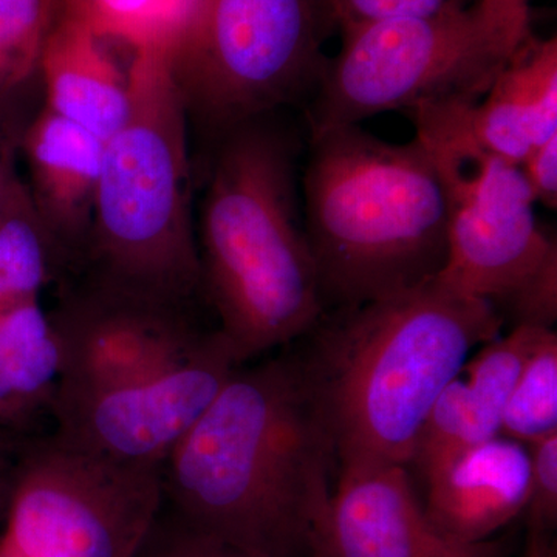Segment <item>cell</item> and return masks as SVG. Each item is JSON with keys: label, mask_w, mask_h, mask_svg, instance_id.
<instances>
[{"label": "cell", "mask_w": 557, "mask_h": 557, "mask_svg": "<svg viewBox=\"0 0 557 557\" xmlns=\"http://www.w3.org/2000/svg\"><path fill=\"white\" fill-rule=\"evenodd\" d=\"M335 449L302 361L237 369L163 465L164 504L256 557H318Z\"/></svg>", "instance_id": "6da1fadb"}, {"label": "cell", "mask_w": 557, "mask_h": 557, "mask_svg": "<svg viewBox=\"0 0 557 557\" xmlns=\"http://www.w3.org/2000/svg\"><path fill=\"white\" fill-rule=\"evenodd\" d=\"M502 325L493 304L437 278L339 309L300 359L339 468L409 467L440 392Z\"/></svg>", "instance_id": "7a4b0ae2"}, {"label": "cell", "mask_w": 557, "mask_h": 557, "mask_svg": "<svg viewBox=\"0 0 557 557\" xmlns=\"http://www.w3.org/2000/svg\"><path fill=\"white\" fill-rule=\"evenodd\" d=\"M269 116L219 138L200 209L201 293L240 364L317 329L327 309L300 222L298 145Z\"/></svg>", "instance_id": "3957f363"}, {"label": "cell", "mask_w": 557, "mask_h": 557, "mask_svg": "<svg viewBox=\"0 0 557 557\" xmlns=\"http://www.w3.org/2000/svg\"><path fill=\"white\" fill-rule=\"evenodd\" d=\"M304 230L325 307L361 306L434 281L448 256L445 201L417 138L359 124L310 134Z\"/></svg>", "instance_id": "277c9868"}, {"label": "cell", "mask_w": 557, "mask_h": 557, "mask_svg": "<svg viewBox=\"0 0 557 557\" xmlns=\"http://www.w3.org/2000/svg\"><path fill=\"white\" fill-rule=\"evenodd\" d=\"M131 110L104 143L83 262L90 281L189 307L201 293L190 214L188 115L163 51H135Z\"/></svg>", "instance_id": "5b68a950"}, {"label": "cell", "mask_w": 557, "mask_h": 557, "mask_svg": "<svg viewBox=\"0 0 557 557\" xmlns=\"http://www.w3.org/2000/svg\"><path fill=\"white\" fill-rule=\"evenodd\" d=\"M336 32L332 0H201L168 57L188 120L219 139L310 98Z\"/></svg>", "instance_id": "8992f818"}, {"label": "cell", "mask_w": 557, "mask_h": 557, "mask_svg": "<svg viewBox=\"0 0 557 557\" xmlns=\"http://www.w3.org/2000/svg\"><path fill=\"white\" fill-rule=\"evenodd\" d=\"M309 98L310 134L392 110L479 102L519 44L472 3L467 10L355 25L339 30Z\"/></svg>", "instance_id": "52a82bcc"}, {"label": "cell", "mask_w": 557, "mask_h": 557, "mask_svg": "<svg viewBox=\"0 0 557 557\" xmlns=\"http://www.w3.org/2000/svg\"><path fill=\"white\" fill-rule=\"evenodd\" d=\"M474 104L438 102L410 113L445 201L448 256L435 278L497 309L557 258V245L539 225L519 164L486 148L472 129Z\"/></svg>", "instance_id": "ba28073f"}, {"label": "cell", "mask_w": 557, "mask_h": 557, "mask_svg": "<svg viewBox=\"0 0 557 557\" xmlns=\"http://www.w3.org/2000/svg\"><path fill=\"white\" fill-rule=\"evenodd\" d=\"M163 505V468L51 434L22 449L0 542L21 557H134Z\"/></svg>", "instance_id": "9c48e42d"}, {"label": "cell", "mask_w": 557, "mask_h": 557, "mask_svg": "<svg viewBox=\"0 0 557 557\" xmlns=\"http://www.w3.org/2000/svg\"><path fill=\"white\" fill-rule=\"evenodd\" d=\"M188 309L90 278L72 289L50 313L60 348L53 399L134 391L188 368L218 335L197 327Z\"/></svg>", "instance_id": "30bf717a"}, {"label": "cell", "mask_w": 557, "mask_h": 557, "mask_svg": "<svg viewBox=\"0 0 557 557\" xmlns=\"http://www.w3.org/2000/svg\"><path fill=\"white\" fill-rule=\"evenodd\" d=\"M240 366L218 329L214 343L196 362L159 383L115 394L54 398L53 435L100 456L163 468Z\"/></svg>", "instance_id": "8fae6325"}, {"label": "cell", "mask_w": 557, "mask_h": 557, "mask_svg": "<svg viewBox=\"0 0 557 557\" xmlns=\"http://www.w3.org/2000/svg\"><path fill=\"white\" fill-rule=\"evenodd\" d=\"M502 541L468 544L429 520L401 465L339 468L318 557H504Z\"/></svg>", "instance_id": "7c38bea8"}, {"label": "cell", "mask_w": 557, "mask_h": 557, "mask_svg": "<svg viewBox=\"0 0 557 557\" xmlns=\"http://www.w3.org/2000/svg\"><path fill=\"white\" fill-rule=\"evenodd\" d=\"M28 194L62 265L83 263L94 219L104 141L44 108L22 135Z\"/></svg>", "instance_id": "4fadbf2b"}, {"label": "cell", "mask_w": 557, "mask_h": 557, "mask_svg": "<svg viewBox=\"0 0 557 557\" xmlns=\"http://www.w3.org/2000/svg\"><path fill=\"white\" fill-rule=\"evenodd\" d=\"M423 479L429 520L446 536L478 544L525 512L530 450L497 435L457 454Z\"/></svg>", "instance_id": "5bb4252c"}, {"label": "cell", "mask_w": 557, "mask_h": 557, "mask_svg": "<svg viewBox=\"0 0 557 557\" xmlns=\"http://www.w3.org/2000/svg\"><path fill=\"white\" fill-rule=\"evenodd\" d=\"M106 40L62 7L39 69L44 108L104 143L120 131L131 110L129 69L120 67Z\"/></svg>", "instance_id": "9a60e30c"}, {"label": "cell", "mask_w": 557, "mask_h": 557, "mask_svg": "<svg viewBox=\"0 0 557 557\" xmlns=\"http://www.w3.org/2000/svg\"><path fill=\"white\" fill-rule=\"evenodd\" d=\"M471 126L486 148L519 164L557 135V39L530 38L472 106Z\"/></svg>", "instance_id": "2e32d148"}, {"label": "cell", "mask_w": 557, "mask_h": 557, "mask_svg": "<svg viewBox=\"0 0 557 557\" xmlns=\"http://www.w3.org/2000/svg\"><path fill=\"white\" fill-rule=\"evenodd\" d=\"M60 348L39 300L0 311V424L17 428L51 409Z\"/></svg>", "instance_id": "e0dca14e"}, {"label": "cell", "mask_w": 557, "mask_h": 557, "mask_svg": "<svg viewBox=\"0 0 557 557\" xmlns=\"http://www.w3.org/2000/svg\"><path fill=\"white\" fill-rule=\"evenodd\" d=\"M201 0H62L73 16L132 51L170 54L188 30Z\"/></svg>", "instance_id": "ac0fdd59"}, {"label": "cell", "mask_w": 557, "mask_h": 557, "mask_svg": "<svg viewBox=\"0 0 557 557\" xmlns=\"http://www.w3.org/2000/svg\"><path fill=\"white\" fill-rule=\"evenodd\" d=\"M500 417L458 375L429 409L409 465L424 478L465 449L500 435Z\"/></svg>", "instance_id": "d6986e66"}, {"label": "cell", "mask_w": 557, "mask_h": 557, "mask_svg": "<svg viewBox=\"0 0 557 557\" xmlns=\"http://www.w3.org/2000/svg\"><path fill=\"white\" fill-rule=\"evenodd\" d=\"M62 262L33 205L0 219V311L39 300Z\"/></svg>", "instance_id": "ffe728a7"}, {"label": "cell", "mask_w": 557, "mask_h": 557, "mask_svg": "<svg viewBox=\"0 0 557 557\" xmlns=\"http://www.w3.org/2000/svg\"><path fill=\"white\" fill-rule=\"evenodd\" d=\"M61 10L62 0H0V106L40 83L44 46Z\"/></svg>", "instance_id": "44dd1931"}, {"label": "cell", "mask_w": 557, "mask_h": 557, "mask_svg": "<svg viewBox=\"0 0 557 557\" xmlns=\"http://www.w3.org/2000/svg\"><path fill=\"white\" fill-rule=\"evenodd\" d=\"M557 432V335L548 330L520 373L502 416L500 435L531 445Z\"/></svg>", "instance_id": "7402d4cb"}, {"label": "cell", "mask_w": 557, "mask_h": 557, "mask_svg": "<svg viewBox=\"0 0 557 557\" xmlns=\"http://www.w3.org/2000/svg\"><path fill=\"white\" fill-rule=\"evenodd\" d=\"M134 557H256L190 525L163 505L159 518Z\"/></svg>", "instance_id": "603a6c76"}, {"label": "cell", "mask_w": 557, "mask_h": 557, "mask_svg": "<svg viewBox=\"0 0 557 557\" xmlns=\"http://www.w3.org/2000/svg\"><path fill=\"white\" fill-rule=\"evenodd\" d=\"M475 0H332L338 33L372 22L431 17L467 10Z\"/></svg>", "instance_id": "cb8c5ba5"}, {"label": "cell", "mask_w": 557, "mask_h": 557, "mask_svg": "<svg viewBox=\"0 0 557 557\" xmlns=\"http://www.w3.org/2000/svg\"><path fill=\"white\" fill-rule=\"evenodd\" d=\"M527 448L530 450L528 528L552 533L557 523V432Z\"/></svg>", "instance_id": "d4e9b609"}, {"label": "cell", "mask_w": 557, "mask_h": 557, "mask_svg": "<svg viewBox=\"0 0 557 557\" xmlns=\"http://www.w3.org/2000/svg\"><path fill=\"white\" fill-rule=\"evenodd\" d=\"M25 127L13 106H0V219L32 205L27 185L16 170Z\"/></svg>", "instance_id": "484cf974"}, {"label": "cell", "mask_w": 557, "mask_h": 557, "mask_svg": "<svg viewBox=\"0 0 557 557\" xmlns=\"http://www.w3.org/2000/svg\"><path fill=\"white\" fill-rule=\"evenodd\" d=\"M534 203L557 208V135L534 146L519 163Z\"/></svg>", "instance_id": "4316f807"}, {"label": "cell", "mask_w": 557, "mask_h": 557, "mask_svg": "<svg viewBox=\"0 0 557 557\" xmlns=\"http://www.w3.org/2000/svg\"><path fill=\"white\" fill-rule=\"evenodd\" d=\"M474 3L486 20L494 22L519 46L533 35L530 0H475Z\"/></svg>", "instance_id": "83f0119b"}, {"label": "cell", "mask_w": 557, "mask_h": 557, "mask_svg": "<svg viewBox=\"0 0 557 557\" xmlns=\"http://www.w3.org/2000/svg\"><path fill=\"white\" fill-rule=\"evenodd\" d=\"M13 432L0 429V509L9 508L14 474L25 443L14 437Z\"/></svg>", "instance_id": "f1b7e54d"}, {"label": "cell", "mask_w": 557, "mask_h": 557, "mask_svg": "<svg viewBox=\"0 0 557 557\" xmlns=\"http://www.w3.org/2000/svg\"><path fill=\"white\" fill-rule=\"evenodd\" d=\"M522 557H556L549 533L537 530L528 531L525 552Z\"/></svg>", "instance_id": "f546056e"}, {"label": "cell", "mask_w": 557, "mask_h": 557, "mask_svg": "<svg viewBox=\"0 0 557 557\" xmlns=\"http://www.w3.org/2000/svg\"><path fill=\"white\" fill-rule=\"evenodd\" d=\"M0 557H21L17 556L16 553L11 552L9 547H5V545L0 542Z\"/></svg>", "instance_id": "4dcf8cb0"}]
</instances>
